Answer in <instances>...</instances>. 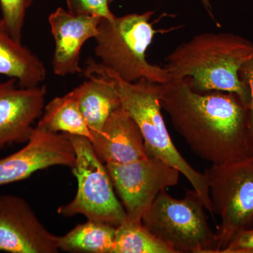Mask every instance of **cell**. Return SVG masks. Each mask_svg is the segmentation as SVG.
Returning <instances> with one entry per match:
<instances>
[{
  "label": "cell",
  "instance_id": "obj_1",
  "mask_svg": "<svg viewBox=\"0 0 253 253\" xmlns=\"http://www.w3.org/2000/svg\"><path fill=\"white\" fill-rule=\"evenodd\" d=\"M161 106L198 157L211 164L250 157V109L236 93L199 92L187 78L162 84Z\"/></svg>",
  "mask_w": 253,
  "mask_h": 253
},
{
  "label": "cell",
  "instance_id": "obj_2",
  "mask_svg": "<svg viewBox=\"0 0 253 253\" xmlns=\"http://www.w3.org/2000/svg\"><path fill=\"white\" fill-rule=\"evenodd\" d=\"M253 51L252 42L239 35L205 33L173 50L165 59V68L170 80L187 78L195 91L236 93L250 108V93L239 72Z\"/></svg>",
  "mask_w": 253,
  "mask_h": 253
},
{
  "label": "cell",
  "instance_id": "obj_3",
  "mask_svg": "<svg viewBox=\"0 0 253 253\" xmlns=\"http://www.w3.org/2000/svg\"><path fill=\"white\" fill-rule=\"evenodd\" d=\"M154 13L101 18L94 38L95 55L100 61L88 60L85 76L101 75L127 83L146 78L162 84L170 81L166 68L146 59V51L158 33L149 21Z\"/></svg>",
  "mask_w": 253,
  "mask_h": 253
},
{
  "label": "cell",
  "instance_id": "obj_4",
  "mask_svg": "<svg viewBox=\"0 0 253 253\" xmlns=\"http://www.w3.org/2000/svg\"><path fill=\"white\" fill-rule=\"evenodd\" d=\"M113 79L116 82L123 107L140 129L148 156L160 158L178 169L199 195L206 211L214 219L204 173L194 169L181 156L168 130L161 112L162 106L160 100L162 84L146 78L134 83H127L118 78Z\"/></svg>",
  "mask_w": 253,
  "mask_h": 253
},
{
  "label": "cell",
  "instance_id": "obj_5",
  "mask_svg": "<svg viewBox=\"0 0 253 253\" xmlns=\"http://www.w3.org/2000/svg\"><path fill=\"white\" fill-rule=\"evenodd\" d=\"M202 199L194 189L181 199L158 195L144 215V227L172 253H218V240L208 223Z\"/></svg>",
  "mask_w": 253,
  "mask_h": 253
},
{
  "label": "cell",
  "instance_id": "obj_6",
  "mask_svg": "<svg viewBox=\"0 0 253 253\" xmlns=\"http://www.w3.org/2000/svg\"><path fill=\"white\" fill-rule=\"evenodd\" d=\"M66 134L76 154L72 171L78 189L73 201L60 206L57 212L64 217L83 214L87 220L116 227L124 224L127 221L126 210L116 197L106 166L95 153L91 141L84 136Z\"/></svg>",
  "mask_w": 253,
  "mask_h": 253
},
{
  "label": "cell",
  "instance_id": "obj_7",
  "mask_svg": "<svg viewBox=\"0 0 253 253\" xmlns=\"http://www.w3.org/2000/svg\"><path fill=\"white\" fill-rule=\"evenodd\" d=\"M204 174L213 214L221 219L216 232L220 253L239 231L253 229V157L212 164Z\"/></svg>",
  "mask_w": 253,
  "mask_h": 253
},
{
  "label": "cell",
  "instance_id": "obj_8",
  "mask_svg": "<svg viewBox=\"0 0 253 253\" xmlns=\"http://www.w3.org/2000/svg\"><path fill=\"white\" fill-rule=\"evenodd\" d=\"M106 168L127 214L140 224L158 195L179 182L180 172L160 158L148 156L126 163H107Z\"/></svg>",
  "mask_w": 253,
  "mask_h": 253
},
{
  "label": "cell",
  "instance_id": "obj_9",
  "mask_svg": "<svg viewBox=\"0 0 253 253\" xmlns=\"http://www.w3.org/2000/svg\"><path fill=\"white\" fill-rule=\"evenodd\" d=\"M59 236L42 224L26 200L0 195V251L11 253H57Z\"/></svg>",
  "mask_w": 253,
  "mask_h": 253
},
{
  "label": "cell",
  "instance_id": "obj_10",
  "mask_svg": "<svg viewBox=\"0 0 253 253\" xmlns=\"http://www.w3.org/2000/svg\"><path fill=\"white\" fill-rule=\"evenodd\" d=\"M76 161L74 149L66 134L50 132L36 126L22 149L0 159V186L23 180L53 166L72 169Z\"/></svg>",
  "mask_w": 253,
  "mask_h": 253
},
{
  "label": "cell",
  "instance_id": "obj_11",
  "mask_svg": "<svg viewBox=\"0 0 253 253\" xmlns=\"http://www.w3.org/2000/svg\"><path fill=\"white\" fill-rule=\"evenodd\" d=\"M45 85L21 87L17 81L0 82V149L27 143L45 107Z\"/></svg>",
  "mask_w": 253,
  "mask_h": 253
},
{
  "label": "cell",
  "instance_id": "obj_12",
  "mask_svg": "<svg viewBox=\"0 0 253 253\" xmlns=\"http://www.w3.org/2000/svg\"><path fill=\"white\" fill-rule=\"evenodd\" d=\"M101 18L86 15H74L58 8L49 16L55 47L53 71L63 76L83 72L80 66L81 49L84 43L98 34Z\"/></svg>",
  "mask_w": 253,
  "mask_h": 253
},
{
  "label": "cell",
  "instance_id": "obj_13",
  "mask_svg": "<svg viewBox=\"0 0 253 253\" xmlns=\"http://www.w3.org/2000/svg\"><path fill=\"white\" fill-rule=\"evenodd\" d=\"M91 143L106 163H130L148 157L140 129L122 106L111 113Z\"/></svg>",
  "mask_w": 253,
  "mask_h": 253
},
{
  "label": "cell",
  "instance_id": "obj_14",
  "mask_svg": "<svg viewBox=\"0 0 253 253\" xmlns=\"http://www.w3.org/2000/svg\"><path fill=\"white\" fill-rule=\"evenodd\" d=\"M86 77L87 81L75 89L80 109L94 136L103 129L111 113L122 104L114 79L101 75Z\"/></svg>",
  "mask_w": 253,
  "mask_h": 253
},
{
  "label": "cell",
  "instance_id": "obj_15",
  "mask_svg": "<svg viewBox=\"0 0 253 253\" xmlns=\"http://www.w3.org/2000/svg\"><path fill=\"white\" fill-rule=\"evenodd\" d=\"M0 76L14 78L21 87H35L45 81L44 63L22 42L16 41L0 18Z\"/></svg>",
  "mask_w": 253,
  "mask_h": 253
},
{
  "label": "cell",
  "instance_id": "obj_16",
  "mask_svg": "<svg viewBox=\"0 0 253 253\" xmlns=\"http://www.w3.org/2000/svg\"><path fill=\"white\" fill-rule=\"evenodd\" d=\"M36 126L50 132L84 136L91 142L94 139L80 109L75 89L51 100L44 107V113Z\"/></svg>",
  "mask_w": 253,
  "mask_h": 253
},
{
  "label": "cell",
  "instance_id": "obj_17",
  "mask_svg": "<svg viewBox=\"0 0 253 253\" xmlns=\"http://www.w3.org/2000/svg\"><path fill=\"white\" fill-rule=\"evenodd\" d=\"M116 226L87 220L59 237L60 251L71 253H113Z\"/></svg>",
  "mask_w": 253,
  "mask_h": 253
},
{
  "label": "cell",
  "instance_id": "obj_18",
  "mask_svg": "<svg viewBox=\"0 0 253 253\" xmlns=\"http://www.w3.org/2000/svg\"><path fill=\"white\" fill-rule=\"evenodd\" d=\"M113 253H172L143 225L126 221L116 227Z\"/></svg>",
  "mask_w": 253,
  "mask_h": 253
},
{
  "label": "cell",
  "instance_id": "obj_19",
  "mask_svg": "<svg viewBox=\"0 0 253 253\" xmlns=\"http://www.w3.org/2000/svg\"><path fill=\"white\" fill-rule=\"evenodd\" d=\"M33 0H0L3 23L16 41L22 42L23 28Z\"/></svg>",
  "mask_w": 253,
  "mask_h": 253
},
{
  "label": "cell",
  "instance_id": "obj_20",
  "mask_svg": "<svg viewBox=\"0 0 253 253\" xmlns=\"http://www.w3.org/2000/svg\"><path fill=\"white\" fill-rule=\"evenodd\" d=\"M68 11L74 15H86L108 20L116 16L109 9L111 0H66Z\"/></svg>",
  "mask_w": 253,
  "mask_h": 253
},
{
  "label": "cell",
  "instance_id": "obj_21",
  "mask_svg": "<svg viewBox=\"0 0 253 253\" xmlns=\"http://www.w3.org/2000/svg\"><path fill=\"white\" fill-rule=\"evenodd\" d=\"M240 81L249 90L251 96L250 103V122L249 147L250 154L253 156V51L245 60L239 69Z\"/></svg>",
  "mask_w": 253,
  "mask_h": 253
},
{
  "label": "cell",
  "instance_id": "obj_22",
  "mask_svg": "<svg viewBox=\"0 0 253 253\" xmlns=\"http://www.w3.org/2000/svg\"><path fill=\"white\" fill-rule=\"evenodd\" d=\"M220 253H253V229L239 231Z\"/></svg>",
  "mask_w": 253,
  "mask_h": 253
},
{
  "label": "cell",
  "instance_id": "obj_23",
  "mask_svg": "<svg viewBox=\"0 0 253 253\" xmlns=\"http://www.w3.org/2000/svg\"><path fill=\"white\" fill-rule=\"evenodd\" d=\"M114 0H111V2ZM202 1L203 4H204V7L206 8V11L209 14V16H211L212 19L214 20L215 21V18H214V14L212 13V6H211V0H201Z\"/></svg>",
  "mask_w": 253,
  "mask_h": 253
},
{
  "label": "cell",
  "instance_id": "obj_24",
  "mask_svg": "<svg viewBox=\"0 0 253 253\" xmlns=\"http://www.w3.org/2000/svg\"></svg>",
  "mask_w": 253,
  "mask_h": 253
},
{
  "label": "cell",
  "instance_id": "obj_25",
  "mask_svg": "<svg viewBox=\"0 0 253 253\" xmlns=\"http://www.w3.org/2000/svg\"></svg>",
  "mask_w": 253,
  "mask_h": 253
}]
</instances>
